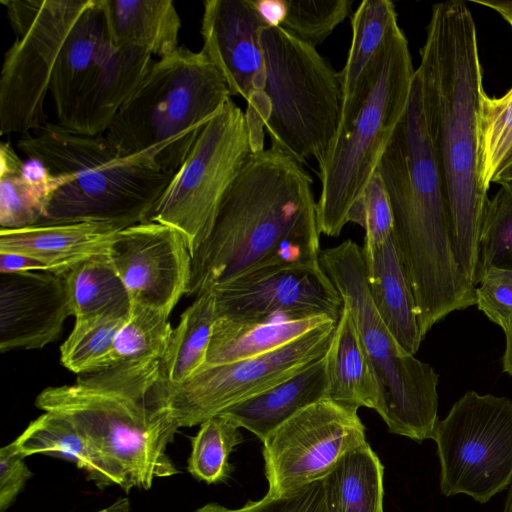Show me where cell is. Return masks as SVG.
Wrapping results in <instances>:
<instances>
[{
	"label": "cell",
	"instance_id": "cell-1",
	"mask_svg": "<svg viewBox=\"0 0 512 512\" xmlns=\"http://www.w3.org/2000/svg\"><path fill=\"white\" fill-rule=\"evenodd\" d=\"M415 70L428 139L442 177L456 260L478 283L479 233L489 200L481 182L483 70L472 12L463 1L432 8Z\"/></svg>",
	"mask_w": 512,
	"mask_h": 512
},
{
	"label": "cell",
	"instance_id": "cell-2",
	"mask_svg": "<svg viewBox=\"0 0 512 512\" xmlns=\"http://www.w3.org/2000/svg\"><path fill=\"white\" fill-rule=\"evenodd\" d=\"M313 179L270 147L252 153L226 191L207 239L192 256L187 294L257 271L319 263Z\"/></svg>",
	"mask_w": 512,
	"mask_h": 512
},
{
	"label": "cell",
	"instance_id": "cell-3",
	"mask_svg": "<svg viewBox=\"0 0 512 512\" xmlns=\"http://www.w3.org/2000/svg\"><path fill=\"white\" fill-rule=\"evenodd\" d=\"M376 172L390 201L393 234L424 338L448 314L476 305V287L455 257L445 189L426 132L416 72L408 107Z\"/></svg>",
	"mask_w": 512,
	"mask_h": 512
},
{
	"label": "cell",
	"instance_id": "cell-4",
	"mask_svg": "<svg viewBox=\"0 0 512 512\" xmlns=\"http://www.w3.org/2000/svg\"><path fill=\"white\" fill-rule=\"evenodd\" d=\"M35 405L68 419L121 470L128 491L178 473L166 453L180 427L161 359L119 363L48 387Z\"/></svg>",
	"mask_w": 512,
	"mask_h": 512
},
{
	"label": "cell",
	"instance_id": "cell-5",
	"mask_svg": "<svg viewBox=\"0 0 512 512\" xmlns=\"http://www.w3.org/2000/svg\"><path fill=\"white\" fill-rule=\"evenodd\" d=\"M17 146L58 181L37 225L105 223L119 229L145 222L174 174L138 156H124L105 135L58 123L22 135Z\"/></svg>",
	"mask_w": 512,
	"mask_h": 512
},
{
	"label": "cell",
	"instance_id": "cell-6",
	"mask_svg": "<svg viewBox=\"0 0 512 512\" xmlns=\"http://www.w3.org/2000/svg\"><path fill=\"white\" fill-rule=\"evenodd\" d=\"M231 97L202 50L179 46L153 61L104 135L122 155L175 174L204 126Z\"/></svg>",
	"mask_w": 512,
	"mask_h": 512
},
{
	"label": "cell",
	"instance_id": "cell-7",
	"mask_svg": "<svg viewBox=\"0 0 512 512\" xmlns=\"http://www.w3.org/2000/svg\"><path fill=\"white\" fill-rule=\"evenodd\" d=\"M415 70L408 40L397 24L378 53L358 97L340 115L336 133L318 161L316 202L320 234L337 237L376 172L408 107Z\"/></svg>",
	"mask_w": 512,
	"mask_h": 512
},
{
	"label": "cell",
	"instance_id": "cell-8",
	"mask_svg": "<svg viewBox=\"0 0 512 512\" xmlns=\"http://www.w3.org/2000/svg\"><path fill=\"white\" fill-rule=\"evenodd\" d=\"M265 82L247 101L245 116L253 153L264 150V129L271 147L302 165L321 159L340 119V72L316 49L283 27L260 33Z\"/></svg>",
	"mask_w": 512,
	"mask_h": 512
},
{
	"label": "cell",
	"instance_id": "cell-9",
	"mask_svg": "<svg viewBox=\"0 0 512 512\" xmlns=\"http://www.w3.org/2000/svg\"><path fill=\"white\" fill-rule=\"evenodd\" d=\"M319 263L350 311L374 370L376 412L391 433L418 443L432 439L438 422L439 374L406 354L378 314L367 284L362 247L351 239L320 251Z\"/></svg>",
	"mask_w": 512,
	"mask_h": 512
},
{
	"label": "cell",
	"instance_id": "cell-10",
	"mask_svg": "<svg viewBox=\"0 0 512 512\" xmlns=\"http://www.w3.org/2000/svg\"><path fill=\"white\" fill-rule=\"evenodd\" d=\"M252 153L245 112L231 99L204 126L147 221L180 231L193 256L207 239L226 191Z\"/></svg>",
	"mask_w": 512,
	"mask_h": 512
},
{
	"label": "cell",
	"instance_id": "cell-11",
	"mask_svg": "<svg viewBox=\"0 0 512 512\" xmlns=\"http://www.w3.org/2000/svg\"><path fill=\"white\" fill-rule=\"evenodd\" d=\"M15 40L0 78V133L25 135L48 121L44 102L52 73L90 0H3Z\"/></svg>",
	"mask_w": 512,
	"mask_h": 512
},
{
	"label": "cell",
	"instance_id": "cell-12",
	"mask_svg": "<svg viewBox=\"0 0 512 512\" xmlns=\"http://www.w3.org/2000/svg\"><path fill=\"white\" fill-rule=\"evenodd\" d=\"M440 462V492L485 504L512 483V401L467 391L432 438Z\"/></svg>",
	"mask_w": 512,
	"mask_h": 512
},
{
	"label": "cell",
	"instance_id": "cell-13",
	"mask_svg": "<svg viewBox=\"0 0 512 512\" xmlns=\"http://www.w3.org/2000/svg\"><path fill=\"white\" fill-rule=\"evenodd\" d=\"M336 324L326 322L294 341L256 357L204 365L184 382L170 384L171 409L179 427L201 425L322 357L329 348Z\"/></svg>",
	"mask_w": 512,
	"mask_h": 512
},
{
	"label": "cell",
	"instance_id": "cell-14",
	"mask_svg": "<svg viewBox=\"0 0 512 512\" xmlns=\"http://www.w3.org/2000/svg\"><path fill=\"white\" fill-rule=\"evenodd\" d=\"M365 443L357 410L329 399L304 408L263 441L266 495L285 496L323 480L348 452Z\"/></svg>",
	"mask_w": 512,
	"mask_h": 512
},
{
	"label": "cell",
	"instance_id": "cell-15",
	"mask_svg": "<svg viewBox=\"0 0 512 512\" xmlns=\"http://www.w3.org/2000/svg\"><path fill=\"white\" fill-rule=\"evenodd\" d=\"M217 318L245 322L326 317L338 322L344 302L320 263L250 273L211 288Z\"/></svg>",
	"mask_w": 512,
	"mask_h": 512
},
{
	"label": "cell",
	"instance_id": "cell-16",
	"mask_svg": "<svg viewBox=\"0 0 512 512\" xmlns=\"http://www.w3.org/2000/svg\"><path fill=\"white\" fill-rule=\"evenodd\" d=\"M107 256L131 303L170 314L187 294L192 255L182 233L171 226L145 221L121 229Z\"/></svg>",
	"mask_w": 512,
	"mask_h": 512
},
{
	"label": "cell",
	"instance_id": "cell-17",
	"mask_svg": "<svg viewBox=\"0 0 512 512\" xmlns=\"http://www.w3.org/2000/svg\"><path fill=\"white\" fill-rule=\"evenodd\" d=\"M73 316L65 274L0 273V351L42 349Z\"/></svg>",
	"mask_w": 512,
	"mask_h": 512
},
{
	"label": "cell",
	"instance_id": "cell-18",
	"mask_svg": "<svg viewBox=\"0 0 512 512\" xmlns=\"http://www.w3.org/2000/svg\"><path fill=\"white\" fill-rule=\"evenodd\" d=\"M115 48L105 0H90L66 39L51 77L49 91L59 125L77 132Z\"/></svg>",
	"mask_w": 512,
	"mask_h": 512
},
{
	"label": "cell",
	"instance_id": "cell-19",
	"mask_svg": "<svg viewBox=\"0 0 512 512\" xmlns=\"http://www.w3.org/2000/svg\"><path fill=\"white\" fill-rule=\"evenodd\" d=\"M265 27L250 0L203 2L201 50L223 75L231 96L248 101L263 89L260 33Z\"/></svg>",
	"mask_w": 512,
	"mask_h": 512
},
{
	"label": "cell",
	"instance_id": "cell-20",
	"mask_svg": "<svg viewBox=\"0 0 512 512\" xmlns=\"http://www.w3.org/2000/svg\"><path fill=\"white\" fill-rule=\"evenodd\" d=\"M120 230L92 222L1 228L0 252L21 254L41 262L48 271L66 274L86 260L108 255Z\"/></svg>",
	"mask_w": 512,
	"mask_h": 512
},
{
	"label": "cell",
	"instance_id": "cell-21",
	"mask_svg": "<svg viewBox=\"0 0 512 512\" xmlns=\"http://www.w3.org/2000/svg\"><path fill=\"white\" fill-rule=\"evenodd\" d=\"M368 289L382 321L399 347L415 355L423 337L415 298L392 234L382 245L362 248Z\"/></svg>",
	"mask_w": 512,
	"mask_h": 512
},
{
	"label": "cell",
	"instance_id": "cell-22",
	"mask_svg": "<svg viewBox=\"0 0 512 512\" xmlns=\"http://www.w3.org/2000/svg\"><path fill=\"white\" fill-rule=\"evenodd\" d=\"M328 399L326 354L273 387L219 415L255 434L262 442L304 408Z\"/></svg>",
	"mask_w": 512,
	"mask_h": 512
},
{
	"label": "cell",
	"instance_id": "cell-23",
	"mask_svg": "<svg viewBox=\"0 0 512 512\" xmlns=\"http://www.w3.org/2000/svg\"><path fill=\"white\" fill-rule=\"evenodd\" d=\"M23 457L44 454L73 461L100 489L118 485L128 491L124 474L68 419L44 412L12 442Z\"/></svg>",
	"mask_w": 512,
	"mask_h": 512
},
{
	"label": "cell",
	"instance_id": "cell-24",
	"mask_svg": "<svg viewBox=\"0 0 512 512\" xmlns=\"http://www.w3.org/2000/svg\"><path fill=\"white\" fill-rule=\"evenodd\" d=\"M328 399L357 410H376L379 388L350 311L344 306L326 352Z\"/></svg>",
	"mask_w": 512,
	"mask_h": 512
},
{
	"label": "cell",
	"instance_id": "cell-25",
	"mask_svg": "<svg viewBox=\"0 0 512 512\" xmlns=\"http://www.w3.org/2000/svg\"><path fill=\"white\" fill-rule=\"evenodd\" d=\"M117 46H136L163 58L178 47L181 18L171 0H105Z\"/></svg>",
	"mask_w": 512,
	"mask_h": 512
},
{
	"label": "cell",
	"instance_id": "cell-26",
	"mask_svg": "<svg viewBox=\"0 0 512 512\" xmlns=\"http://www.w3.org/2000/svg\"><path fill=\"white\" fill-rule=\"evenodd\" d=\"M58 181L37 160L25 162L9 142L0 145V225L18 229L39 224Z\"/></svg>",
	"mask_w": 512,
	"mask_h": 512
},
{
	"label": "cell",
	"instance_id": "cell-27",
	"mask_svg": "<svg viewBox=\"0 0 512 512\" xmlns=\"http://www.w3.org/2000/svg\"><path fill=\"white\" fill-rule=\"evenodd\" d=\"M329 321L333 320L315 317L245 322L217 318L213 325L205 365L232 363L265 354Z\"/></svg>",
	"mask_w": 512,
	"mask_h": 512
},
{
	"label": "cell",
	"instance_id": "cell-28",
	"mask_svg": "<svg viewBox=\"0 0 512 512\" xmlns=\"http://www.w3.org/2000/svg\"><path fill=\"white\" fill-rule=\"evenodd\" d=\"M397 24L396 8L389 0H364L354 12L351 45L340 72L341 113L358 97L378 53Z\"/></svg>",
	"mask_w": 512,
	"mask_h": 512
},
{
	"label": "cell",
	"instance_id": "cell-29",
	"mask_svg": "<svg viewBox=\"0 0 512 512\" xmlns=\"http://www.w3.org/2000/svg\"><path fill=\"white\" fill-rule=\"evenodd\" d=\"M383 465L368 443L322 480L326 512H383Z\"/></svg>",
	"mask_w": 512,
	"mask_h": 512
},
{
	"label": "cell",
	"instance_id": "cell-30",
	"mask_svg": "<svg viewBox=\"0 0 512 512\" xmlns=\"http://www.w3.org/2000/svg\"><path fill=\"white\" fill-rule=\"evenodd\" d=\"M216 319L215 295L211 289L197 295L181 314L161 359L171 385L184 382L205 365Z\"/></svg>",
	"mask_w": 512,
	"mask_h": 512
},
{
	"label": "cell",
	"instance_id": "cell-31",
	"mask_svg": "<svg viewBox=\"0 0 512 512\" xmlns=\"http://www.w3.org/2000/svg\"><path fill=\"white\" fill-rule=\"evenodd\" d=\"M65 277L75 319L101 315L128 317L130 296L107 255L80 263Z\"/></svg>",
	"mask_w": 512,
	"mask_h": 512
},
{
	"label": "cell",
	"instance_id": "cell-32",
	"mask_svg": "<svg viewBox=\"0 0 512 512\" xmlns=\"http://www.w3.org/2000/svg\"><path fill=\"white\" fill-rule=\"evenodd\" d=\"M128 317L111 315L75 319L60 347V361L77 374H90L114 365L115 338Z\"/></svg>",
	"mask_w": 512,
	"mask_h": 512
},
{
	"label": "cell",
	"instance_id": "cell-33",
	"mask_svg": "<svg viewBox=\"0 0 512 512\" xmlns=\"http://www.w3.org/2000/svg\"><path fill=\"white\" fill-rule=\"evenodd\" d=\"M169 316L157 308L131 303L128 318L115 338L114 365L162 359L173 330Z\"/></svg>",
	"mask_w": 512,
	"mask_h": 512
},
{
	"label": "cell",
	"instance_id": "cell-34",
	"mask_svg": "<svg viewBox=\"0 0 512 512\" xmlns=\"http://www.w3.org/2000/svg\"><path fill=\"white\" fill-rule=\"evenodd\" d=\"M480 175L486 191L512 156V87L500 98L484 95L479 119Z\"/></svg>",
	"mask_w": 512,
	"mask_h": 512
},
{
	"label": "cell",
	"instance_id": "cell-35",
	"mask_svg": "<svg viewBox=\"0 0 512 512\" xmlns=\"http://www.w3.org/2000/svg\"><path fill=\"white\" fill-rule=\"evenodd\" d=\"M243 441L232 421L223 415L209 418L192 439L188 471L208 484L222 482L230 474L229 455Z\"/></svg>",
	"mask_w": 512,
	"mask_h": 512
},
{
	"label": "cell",
	"instance_id": "cell-36",
	"mask_svg": "<svg viewBox=\"0 0 512 512\" xmlns=\"http://www.w3.org/2000/svg\"><path fill=\"white\" fill-rule=\"evenodd\" d=\"M480 276L492 268L512 271V182L500 184L488 200L479 233Z\"/></svg>",
	"mask_w": 512,
	"mask_h": 512
},
{
	"label": "cell",
	"instance_id": "cell-37",
	"mask_svg": "<svg viewBox=\"0 0 512 512\" xmlns=\"http://www.w3.org/2000/svg\"><path fill=\"white\" fill-rule=\"evenodd\" d=\"M353 0H287L281 27L316 47L349 15Z\"/></svg>",
	"mask_w": 512,
	"mask_h": 512
},
{
	"label": "cell",
	"instance_id": "cell-38",
	"mask_svg": "<svg viewBox=\"0 0 512 512\" xmlns=\"http://www.w3.org/2000/svg\"><path fill=\"white\" fill-rule=\"evenodd\" d=\"M348 222L356 223L365 230L362 246L365 250L382 245L393 234L394 222L390 201L377 172L351 209Z\"/></svg>",
	"mask_w": 512,
	"mask_h": 512
},
{
	"label": "cell",
	"instance_id": "cell-39",
	"mask_svg": "<svg viewBox=\"0 0 512 512\" xmlns=\"http://www.w3.org/2000/svg\"><path fill=\"white\" fill-rule=\"evenodd\" d=\"M194 512H326L323 482H313L285 496L265 495L261 500L248 502L239 509L208 503Z\"/></svg>",
	"mask_w": 512,
	"mask_h": 512
},
{
	"label": "cell",
	"instance_id": "cell-40",
	"mask_svg": "<svg viewBox=\"0 0 512 512\" xmlns=\"http://www.w3.org/2000/svg\"><path fill=\"white\" fill-rule=\"evenodd\" d=\"M476 305L506 332L512 325V271L492 268L481 274Z\"/></svg>",
	"mask_w": 512,
	"mask_h": 512
},
{
	"label": "cell",
	"instance_id": "cell-41",
	"mask_svg": "<svg viewBox=\"0 0 512 512\" xmlns=\"http://www.w3.org/2000/svg\"><path fill=\"white\" fill-rule=\"evenodd\" d=\"M25 457L10 443L0 450V512H5L32 477Z\"/></svg>",
	"mask_w": 512,
	"mask_h": 512
},
{
	"label": "cell",
	"instance_id": "cell-42",
	"mask_svg": "<svg viewBox=\"0 0 512 512\" xmlns=\"http://www.w3.org/2000/svg\"><path fill=\"white\" fill-rule=\"evenodd\" d=\"M250 1L267 27L282 26L287 14V0Z\"/></svg>",
	"mask_w": 512,
	"mask_h": 512
},
{
	"label": "cell",
	"instance_id": "cell-43",
	"mask_svg": "<svg viewBox=\"0 0 512 512\" xmlns=\"http://www.w3.org/2000/svg\"><path fill=\"white\" fill-rule=\"evenodd\" d=\"M26 271H48L41 262L10 252H0V273H14Z\"/></svg>",
	"mask_w": 512,
	"mask_h": 512
},
{
	"label": "cell",
	"instance_id": "cell-44",
	"mask_svg": "<svg viewBox=\"0 0 512 512\" xmlns=\"http://www.w3.org/2000/svg\"><path fill=\"white\" fill-rule=\"evenodd\" d=\"M473 2L497 12L512 28V0H473Z\"/></svg>",
	"mask_w": 512,
	"mask_h": 512
},
{
	"label": "cell",
	"instance_id": "cell-45",
	"mask_svg": "<svg viewBox=\"0 0 512 512\" xmlns=\"http://www.w3.org/2000/svg\"><path fill=\"white\" fill-rule=\"evenodd\" d=\"M504 333L506 336V347L503 355V370L512 376V325Z\"/></svg>",
	"mask_w": 512,
	"mask_h": 512
},
{
	"label": "cell",
	"instance_id": "cell-46",
	"mask_svg": "<svg viewBox=\"0 0 512 512\" xmlns=\"http://www.w3.org/2000/svg\"><path fill=\"white\" fill-rule=\"evenodd\" d=\"M131 504L130 500L125 498H119L111 505L95 512H130Z\"/></svg>",
	"mask_w": 512,
	"mask_h": 512
},
{
	"label": "cell",
	"instance_id": "cell-47",
	"mask_svg": "<svg viewBox=\"0 0 512 512\" xmlns=\"http://www.w3.org/2000/svg\"><path fill=\"white\" fill-rule=\"evenodd\" d=\"M504 182H512V163L499 175L496 183L501 184Z\"/></svg>",
	"mask_w": 512,
	"mask_h": 512
},
{
	"label": "cell",
	"instance_id": "cell-48",
	"mask_svg": "<svg viewBox=\"0 0 512 512\" xmlns=\"http://www.w3.org/2000/svg\"><path fill=\"white\" fill-rule=\"evenodd\" d=\"M502 512H512V483L509 486V490L504 501V507Z\"/></svg>",
	"mask_w": 512,
	"mask_h": 512
},
{
	"label": "cell",
	"instance_id": "cell-49",
	"mask_svg": "<svg viewBox=\"0 0 512 512\" xmlns=\"http://www.w3.org/2000/svg\"><path fill=\"white\" fill-rule=\"evenodd\" d=\"M511 163H512V156H511L510 161H509V163H508V165H507V166H509ZM504 170H505V169H504Z\"/></svg>",
	"mask_w": 512,
	"mask_h": 512
}]
</instances>
